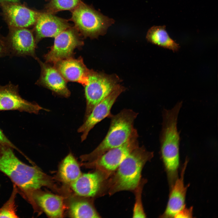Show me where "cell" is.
<instances>
[{
  "label": "cell",
  "instance_id": "cell-1",
  "mask_svg": "<svg viewBox=\"0 0 218 218\" xmlns=\"http://www.w3.org/2000/svg\"><path fill=\"white\" fill-rule=\"evenodd\" d=\"M12 147L0 144V171L17 187L18 193L31 202L33 193L48 184L45 175L38 168L27 165L15 155Z\"/></svg>",
  "mask_w": 218,
  "mask_h": 218
},
{
  "label": "cell",
  "instance_id": "cell-2",
  "mask_svg": "<svg viewBox=\"0 0 218 218\" xmlns=\"http://www.w3.org/2000/svg\"><path fill=\"white\" fill-rule=\"evenodd\" d=\"M178 102L171 109L162 111V129L160 134V153L170 186L178 177L180 166V133L177 128L178 116L182 106Z\"/></svg>",
  "mask_w": 218,
  "mask_h": 218
},
{
  "label": "cell",
  "instance_id": "cell-3",
  "mask_svg": "<svg viewBox=\"0 0 218 218\" xmlns=\"http://www.w3.org/2000/svg\"><path fill=\"white\" fill-rule=\"evenodd\" d=\"M153 156L154 153L144 146L133 150L122 162L111 179L109 194L135 190L140 181L144 166Z\"/></svg>",
  "mask_w": 218,
  "mask_h": 218
},
{
  "label": "cell",
  "instance_id": "cell-4",
  "mask_svg": "<svg viewBox=\"0 0 218 218\" xmlns=\"http://www.w3.org/2000/svg\"><path fill=\"white\" fill-rule=\"evenodd\" d=\"M138 114L125 109L110 117L111 123L106 136L91 153L83 156L85 160H94L109 150L119 147L127 140L135 129L134 124Z\"/></svg>",
  "mask_w": 218,
  "mask_h": 218
},
{
  "label": "cell",
  "instance_id": "cell-5",
  "mask_svg": "<svg viewBox=\"0 0 218 218\" xmlns=\"http://www.w3.org/2000/svg\"><path fill=\"white\" fill-rule=\"evenodd\" d=\"M71 20L81 36L91 39L105 35L114 21L82 2L71 11Z\"/></svg>",
  "mask_w": 218,
  "mask_h": 218
},
{
  "label": "cell",
  "instance_id": "cell-6",
  "mask_svg": "<svg viewBox=\"0 0 218 218\" xmlns=\"http://www.w3.org/2000/svg\"><path fill=\"white\" fill-rule=\"evenodd\" d=\"M115 74H107L89 70L87 82L84 86L86 106L85 119L94 108L121 85Z\"/></svg>",
  "mask_w": 218,
  "mask_h": 218
},
{
  "label": "cell",
  "instance_id": "cell-7",
  "mask_svg": "<svg viewBox=\"0 0 218 218\" xmlns=\"http://www.w3.org/2000/svg\"><path fill=\"white\" fill-rule=\"evenodd\" d=\"M81 36L74 27H70L61 33L55 38L53 45L44 56L46 62L54 64L72 57L75 49L84 44Z\"/></svg>",
  "mask_w": 218,
  "mask_h": 218
},
{
  "label": "cell",
  "instance_id": "cell-8",
  "mask_svg": "<svg viewBox=\"0 0 218 218\" xmlns=\"http://www.w3.org/2000/svg\"><path fill=\"white\" fill-rule=\"evenodd\" d=\"M138 137L137 130L134 129L126 142L109 150L93 160L94 165L109 176L116 170L131 152L139 146Z\"/></svg>",
  "mask_w": 218,
  "mask_h": 218
},
{
  "label": "cell",
  "instance_id": "cell-9",
  "mask_svg": "<svg viewBox=\"0 0 218 218\" xmlns=\"http://www.w3.org/2000/svg\"><path fill=\"white\" fill-rule=\"evenodd\" d=\"M5 37L9 56H31L36 60L37 43L32 31L27 28L9 27Z\"/></svg>",
  "mask_w": 218,
  "mask_h": 218
},
{
  "label": "cell",
  "instance_id": "cell-10",
  "mask_svg": "<svg viewBox=\"0 0 218 218\" xmlns=\"http://www.w3.org/2000/svg\"><path fill=\"white\" fill-rule=\"evenodd\" d=\"M41 110L48 111L23 98L19 94L18 85L10 82L0 88V111L17 110L37 114Z\"/></svg>",
  "mask_w": 218,
  "mask_h": 218
},
{
  "label": "cell",
  "instance_id": "cell-11",
  "mask_svg": "<svg viewBox=\"0 0 218 218\" xmlns=\"http://www.w3.org/2000/svg\"><path fill=\"white\" fill-rule=\"evenodd\" d=\"M0 6L9 27L27 28L34 25L40 12L18 2H3Z\"/></svg>",
  "mask_w": 218,
  "mask_h": 218
},
{
  "label": "cell",
  "instance_id": "cell-12",
  "mask_svg": "<svg viewBox=\"0 0 218 218\" xmlns=\"http://www.w3.org/2000/svg\"><path fill=\"white\" fill-rule=\"evenodd\" d=\"M125 90L124 87L121 85L94 108L78 130V133H81V142L86 139L90 131L97 124L106 117H110L113 105L118 96Z\"/></svg>",
  "mask_w": 218,
  "mask_h": 218
},
{
  "label": "cell",
  "instance_id": "cell-13",
  "mask_svg": "<svg viewBox=\"0 0 218 218\" xmlns=\"http://www.w3.org/2000/svg\"><path fill=\"white\" fill-rule=\"evenodd\" d=\"M35 25V37L37 44L43 38H55L71 27L67 20L45 12H40Z\"/></svg>",
  "mask_w": 218,
  "mask_h": 218
},
{
  "label": "cell",
  "instance_id": "cell-14",
  "mask_svg": "<svg viewBox=\"0 0 218 218\" xmlns=\"http://www.w3.org/2000/svg\"><path fill=\"white\" fill-rule=\"evenodd\" d=\"M36 60L39 63L41 72L36 84L45 87L60 96L68 97L70 92L67 85V81L54 66L43 63L37 58Z\"/></svg>",
  "mask_w": 218,
  "mask_h": 218
},
{
  "label": "cell",
  "instance_id": "cell-15",
  "mask_svg": "<svg viewBox=\"0 0 218 218\" xmlns=\"http://www.w3.org/2000/svg\"><path fill=\"white\" fill-rule=\"evenodd\" d=\"M187 158L182 167L180 177H178L170 189V193L166 209L161 215L163 218L174 217L185 206L186 196L188 186L184 184V177L188 163Z\"/></svg>",
  "mask_w": 218,
  "mask_h": 218
},
{
  "label": "cell",
  "instance_id": "cell-16",
  "mask_svg": "<svg viewBox=\"0 0 218 218\" xmlns=\"http://www.w3.org/2000/svg\"><path fill=\"white\" fill-rule=\"evenodd\" d=\"M109 176L99 170L81 175L71 184L74 192L79 196L93 197L99 191L102 185Z\"/></svg>",
  "mask_w": 218,
  "mask_h": 218
},
{
  "label": "cell",
  "instance_id": "cell-17",
  "mask_svg": "<svg viewBox=\"0 0 218 218\" xmlns=\"http://www.w3.org/2000/svg\"><path fill=\"white\" fill-rule=\"evenodd\" d=\"M54 66L67 81L79 83L84 86L87 82L89 70L84 64L83 59L71 57L59 61Z\"/></svg>",
  "mask_w": 218,
  "mask_h": 218
},
{
  "label": "cell",
  "instance_id": "cell-18",
  "mask_svg": "<svg viewBox=\"0 0 218 218\" xmlns=\"http://www.w3.org/2000/svg\"><path fill=\"white\" fill-rule=\"evenodd\" d=\"M32 200V203L34 202L48 216L53 218L62 217L63 203L61 197L36 191L33 193Z\"/></svg>",
  "mask_w": 218,
  "mask_h": 218
},
{
  "label": "cell",
  "instance_id": "cell-19",
  "mask_svg": "<svg viewBox=\"0 0 218 218\" xmlns=\"http://www.w3.org/2000/svg\"><path fill=\"white\" fill-rule=\"evenodd\" d=\"M165 28V25L152 27L147 33V39L153 44L172 50L173 52L178 51L180 46L170 37Z\"/></svg>",
  "mask_w": 218,
  "mask_h": 218
},
{
  "label": "cell",
  "instance_id": "cell-20",
  "mask_svg": "<svg viewBox=\"0 0 218 218\" xmlns=\"http://www.w3.org/2000/svg\"><path fill=\"white\" fill-rule=\"evenodd\" d=\"M59 173L61 179L64 182L70 184L81 175L79 165L71 153L63 160L59 168Z\"/></svg>",
  "mask_w": 218,
  "mask_h": 218
},
{
  "label": "cell",
  "instance_id": "cell-21",
  "mask_svg": "<svg viewBox=\"0 0 218 218\" xmlns=\"http://www.w3.org/2000/svg\"><path fill=\"white\" fill-rule=\"evenodd\" d=\"M69 213L73 218H99V215L88 202L84 200H76L70 205Z\"/></svg>",
  "mask_w": 218,
  "mask_h": 218
},
{
  "label": "cell",
  "instance_id": "cell-22",
  "mask_svg": "<svg viewBox=\"0 0 218 218\" xmlns=\"http://www.w3.org/2000/svg\"><path fill=\"white\" fill-rule=\"evenodd\" d=\"M45 12L54 14L60 11H72L81 2V0H48Z\"/></svg>",
  "mask_w": 218,
  "mask_h": 218
},
{
  "label": "cell",
  "instance_id": "cell-23",
  "mask_svg": "<svg viewBox=\"0 0 218 218\" xmlns=\"http://www.w3.org/2000/svg\"><path fill=\"white\" fill-rule=\"evenodd\" d=\"M18 193L17 187L13 184L12 194L9 200L0 208V218L18 217L16 213L15 200Z\"/></svg>",
  "mask_w": 218,
  "mask_h": 218
},
{
  "label": "cell",
  "instance_id": "cell-24",
  "mask_svg": "<svg viewBox=\"0 0 218 218\" xmlns=\"http://www.w3.org/2000/svg\"><path fill=\"white\" fill-rule=\"evenodd\" d=\"M140 181L136 188V200L133 210V218H145L146 215L144 212L141 200V194L143 185L144 184Z\"/></svg>",
  "mask_w": 218,
  "mask_h": 218
},
{
  "label": "cell",
  "instance_id": "cell-25",
  "mask_svg": "<svg viewBox=\"0 0 218 218\" xmlns=\"http://www.w3.org/2000/svg\"><path fill=\"white\" fill-rule=\"evenodd\" d=\"M9 55L5 37H3L0 34V58Z\"/></svg>",
  "mask_w": 218,
  "mask_h": 218
},
{
  "label": "cell",
  "instance_id": "cell-26",
  "mask_svg": "<svg viewBox=\"0 0 218 218\" xmlns=\"http://www.w3.org/2000/svg\"><path fill=\"white\" fill-rule=\"evenodd\" d=\"M193 208H187L185 206L175 215V218H191L192 217Z\"/></svg>",
  "mask_w": 218,
  "mask_h": 218
},
{
  "label": "cell",
  "instance_id": "cell-27",
  "mask_svg": "<svg viewBox=\"0 0 218 218\" xmlns=\"http://www.w3.org/2000/svg\"><path fill=\"white\" fill-rule=\"evenodd\" d=\"M0 144H5L9 145L14 149L18 150L19 152L21 153V152L20 150L10 140L8 139L5 135L4 134L0 128Z\"/></svg>",
  "mask_w": 218,
  "mask_h": 218
},
{
  "label": "cell",
  "instance_id": "cell-28",
  "mask_svg": "<svg viewBox=\"0 0 218 218\" xmlns=\"http://www.w3.org/2000/svg\"><path fill=\"white\" fill-rule=\"evenodd\" d=\"M19 0H0V3L3 2H18Z\"/></svg>",
  "mask_w": 218,
  "mask_h": 218
}]
</instances>
